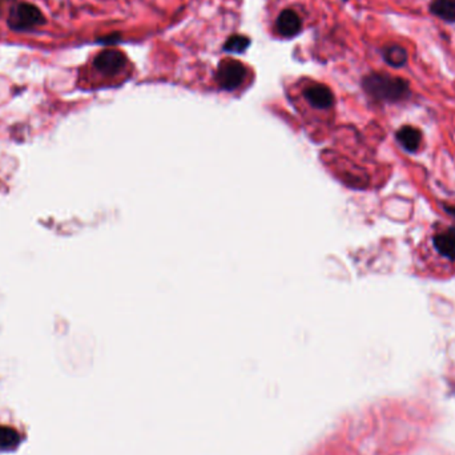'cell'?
<instances>
[{"instance_id": "cell-13", "label": "cell", "mask_w": 455, "mask_h": 455, "mask_svg": "<svg viewBox=\"0 0 455 455\" xmlns=\"http://www.w3.org/2000/svg\"><path fill=\"white\" fill-rule=\"evenodd\" d=\"M119 39H120L119 34H112V35H108V37H101L100 41L101 43H116Z\"/></svg>"}, {"instance_id": "cell-8", "label": "cell", "mask_w": 455, "mask_h": 455, "mask_svg": "<svg viewBox=\"0 0 455 455\" xmlns=\"http://www.w3.org/2000/svg\"><path fill=\"white\" fill-rule=\"evenodd\" d=\"M397 139L398 141L402 144V147L405 148L409 152H416L421 146L422 141V135L419 132V129L414 128V127H402L398 132H397Z\"/></svg>"}, {"instance_id": "cell-11", "label": "cell", "mask_w": 455, "mask_h": 455, "mask_svg": "<svg viewBox=\"0 0 455 455\" xmlns=\"http://www.w3.org/2000/svg\"><path fill=\"white\" fill-rule=\"evenodd\" d=\"M20 434L10 426H0V451H10L19 446Z\"/></svg>"}, {"instance_id": "cell-3", "label": "cell", "mask_w": 455, "mask_h": 455, "mask_svg": "<svg viewBox=\"0 0 455 455\" xmlns=\"http://www.w3.org/2000/svg\"><path fill=\"white\" fill-rule=\"evenodd\" d=\"M248 70L245 65L234 59H224L219 64L216 80L225 91H234L245 82Z\"/></svg>"}, {"instance_id": "cell-4", "label": "cell", "mask_w": 455, "mask_h": 455, "mask_svg": "<svg viewBox=\"0 0 455 455\" xmlns=\"http://www.w3.org/2000/svg\"><path fill=\"white\" fill-rule=\"evenodd\" d=\"M127 64V56L117 49H104L94 59V67L98 74L115 76L120 74Z\"/></svg>"}, {"instance_id": "cell-5", "label": "cell", "mask_w": 455, "mask_h": 455, "mask_svg": "<svg viewBox=\"0 0 455 455\" xmlns=\"http://www.w3.org/2000/svg\"><path fill=\"white\" fill-rule=\"evenodd\" d=\"M304 98L309 105L316 110H329L334 104V96L329 86L323 84H310L304 89Z\"/></svg>"}, {"instance_id": "cell-10", "label": "cell", "mask_w": 455, "mask_h": 455, "mask_svg": "<svg viewBox=\"0 0 455 455\" xmlns=\"http://www.w3.org/2000/svg\"><path fill=\"white\" fill-rule=\"evenodd\" d=\"M383 59L389 65L399 68L406 64L409 55H407L406 49L404 47L390 46L383 51Z\"/></svg>"}, {"instance_id": "cell-9", "label": "cell", "mask_w": 455, "mask_h": 455, "mask_svg": "<svg viewBox=\"0 0 455 455\" xmlns=\"http://www.w3.org/2000/svg\"><path fill=\"white\" fill-rule=\"evenodd\" d=\"M430 13L447 23H455V0H432Z\"/></svg>"}, {"instance_id": "cell-6", "label": "cell", "mask_w": 455, "mask_h": 455, "mask_svg": "<svg viewBox=\"0 0 455 455\" xmlns=\"http://www.w3.org/2000/svg\"><path fill=\"white\" fill-rule=\"evenodd\" d=\"M276 30L281 37H295L301 30V18L293 10H283L276 20Z\"/></svg>"}, {"instance_id": "cell-7", "label": "cell", "mask_w": 455, "mask_h": 455, "mask_svg": "<svg viewBox=\"0 0 455 455\" xmlns=\"http://www.w3.org/2000/svg\"><path fill=\"white\" fill-rule=\"evenodd\" d=\"M434 246L446 259H455V229H447L434 237Z\"/></svg>"}, {"instance_id": "cell-2", "label": "cell", "mask_w": 455, "mask_h": 455, "mask_svg": "<svg viewBox=\"0 0 455 455\" xmlns=\"http://www.w3.org/2000/svg\"><path fill=\"white\" fill-rule=\"evenodd\" d=\"M46 23V18L37 6L31 3H20L13 7L8 16V27L13 31H30Z\"/></svg>"}, {"instance_id": "cell-1", "label": "cell", "mask_w": 455, "mask_h": 455, "mask_svg": "<svg viewBox=\"0 0 455 455\" xmlns=\"http://www.w3.org/2000/svg\"><path fill=\"white\" fill-rule=\"evenodd\" d=\"M362 86L376 100L395 103L410 95L406 80L386 74H370L364 77Z\"/></svg>"}, {"instance_id": "cell-14", "label": "cell", "mask_w": 455, "mask_h": 455, "mask_svg": "<svg viewBox=\"0 0 455 455\" xmlns=\"http://www.w3.org/2000/svg\"><path fill=\"white\" fill-rule=\"evenodd\" d=\"M449 210V212H450V213H451V214H453V216H454L455 217V207L454 208H451V210Z\"/></svg>"}, {"instance_id": "cell-12", "label": "cell", "mask_w": 455, "mask_h": 455, "mask_svg": "<svg viewBox=\"0 0 455 455\" xmlns=\"http://www.w3.org/2000/svg\"><path fill=\"white\" fill-rule=\"evenodd\" d=\"M250 46V39L244 35H232L229 37L222 49L225 52H231V53H243L245 52L246 49Z\"/></svg>"}]
</instances>
